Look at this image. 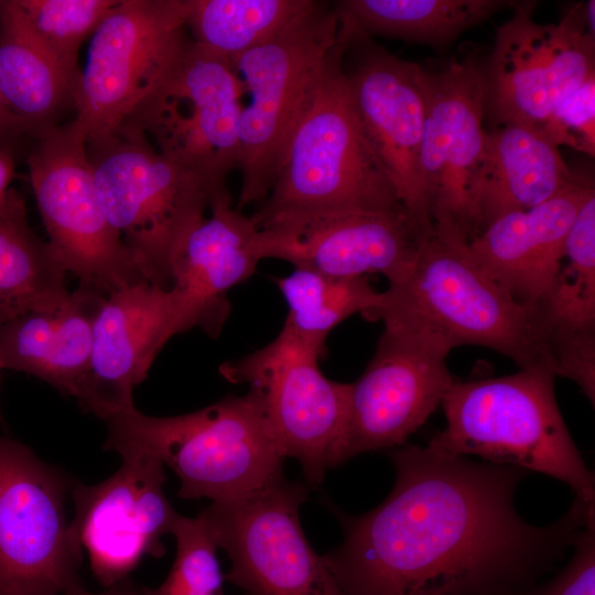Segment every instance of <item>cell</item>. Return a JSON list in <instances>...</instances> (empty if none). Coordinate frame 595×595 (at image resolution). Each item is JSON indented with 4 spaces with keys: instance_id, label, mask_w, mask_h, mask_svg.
Wrapping results in <instances>:
<instances>
[{
    "instance_id": "obj_37",
    "label": "cell",
    "mask_w": 595,
    "mask_h": 595,
    "mask_svg": "<svg viewBox=\"0 0 595 595\" xmlns=\"http://www.w3.org/2000/svg\"><path fill=\"white\" fill-rule=\"evenodd\" d=\"M64 595H141V589L138 591L129 587L128 585H125L123 583H120L115 586L107 587L104 592L100 593H90L80 587Z\"/></svg>"
},
{
    "instance_id": "obj_4",
    "label": "cell",
    "mask_w": 595,
    "mask_h": 595,
    "mask_svg": "<svg viewBox=\"0 0 595 595\" xmlns=\"http://www.w3.org/2000/svg\"><path fill=\"white\" fill-rule=\"evenodd\" d=\"M342 54L337 39L255 221L283 213L404 210L359 121Z\"/></svg>"
},
{
    "instance_id": "obj_36",
    "label": "cell",
    "mask_w": 595,
    "mask_h": 595,
    "mask_svg": "<svg viewBox=\"0 0 595 595\" xmlns=\"http://www.w3.org/2000/svg\"><path fill=\"white\" fill-rule=\"evenodd\" d=\"M14 173L12 156L6 149L0 148V199L9 190V183Z\"/></svg>"
},
{
    "instance_id": "obj_20",
    "label": "cell",
    "mask_w": 595,
    "mask_h": 595,
    "mask_svg": "<svg viewBox=\"0 0 595 595\" xmlns=\"http://www.w3.org/2000/svg\"><path fill=\"white\" fill-rule=\"evenodd\" d=\"M184 333L173 288L143 281L106 298L94 325L89 365L75 398L98 418L133 408L132 390L158 353Z\"/></svg>"
},
{
    "instance_id": "obj_19",
    "label": "cell",
    "mask_w": 595,
    "mask_h": 595,
    "mask_svg": "<svg viewBox=\"0 0 595 595\" xmlns=\"http://www.w3.org/2000/svg\"><path fill=\"white\" fill-rule=\"evenodd\" d=\"M255 224L262 260L344 278L381 274L389 284L409 272L426 239L404 210L283 213Z\"/></svg>"
},
{
    "instance_id": "obj_1",
    "label": "cell",
    "mask_w": 595,
    "mask_h": 595,
    "mask_svg": "<svg viewBox=\"0 0 595 595\" xmlns=\"http://www.w3.org/2000/svg\"><path fill=\"white\" fill-rule=\"evenodd\" d=\"M390 457L388 497L364 515H337L344 539L324 558L343 595H520L594 518V504L575 497L556 521L529 523L515 507L529 472L516 466L412 444Z\"/></svg>"
},
{
    "instance_id": "obj_8",
    "label": "cell",
    "mask_w": 595,
    "mask_h": 595,
    "mask_svg": "<svg viewBox=\"0 0 595 595\" xmlns=\"http://www.w3.org/2000/svg\"><path fill=\"white\" fill-rule=\"evenodd\" d=\"M324 355L283 326L266 346L218 368L227 381L248 386L257 397L286 457L300 463L312 488L327 469L347 461L349 383L323 375Z\"/></svg>"
},
{
    "instance_id": "obj_21",
    "label": "cell",
    "mask_w": 595,
    "mask_h": 595,
    "mask_svg": "<svg viewBox=\"0 0 595 595\" xmlns=\"http://www.w3.org/2000/svg\"><path fill=\"white\" fill-rule=\"evenodd\" d=\"M593 192V185L582 182L527 210L504 215L480 230L466 249L517 303L530 307L553 284L567 232Z\"/></svg>"
},
{
    "instance_id": "obj_11",
    "label": "cell",
    "mask_w": 595,
    "mask_h": 595,
    "mask_svg": "<svg viewBox=\"0 0 595 595\" xmlns=\"http://www.w3.org/2000/svg\"><path fill=\"white\" fill-rule=\"evenodd\" d=\"M187 0H119L93 33L73 95L86 143L112 134L192 43Z\"/></svg>"
},
{
    "instance_id": "obj_29",
    "label": "cell",
    "mask_w": 595,
    "mask_h": 595,
    "mask_svg": "<svg viewBox=\"0 0 595 595\" xmlns=\"http://www.w3.org/2000/svg\"><path fill=\"white\" fill-rule=\"evenodd\" d=\"M274 282L288 304L283 326L323 350L333 328L355 314L372 321L382 301V292L375 290L367 277L344 278L294 268Z\"/></svg>"
},
{
    "instance_id": "obj_34",
    "label": "cell",
    "mask_w": 595,
    "mask_h": 595,
    "mask_svg": "<svg viewBox=\"0 0 595 595\" xmlns=\"http://www.w3.org/2000/svg\"><path fill=\"white\" fill-rule=\"evenodd\" d=\"M567 564L551 580L537 583L520 595H595V521L580 532Z\"/></svg>"
},
{
    "instance_id": "obj_23",
    "label": "cell",
    "mask_w": 595,
    "mask_h": 595,
    "mask_svg": "<svg viewBox=\"0 0 595 595\" xmlns=\"http://www.w3.org/2000/svg\"><path fill=\"white\" fill-rule=\"evenodd\" d=\"M553 375L574 381L595 403V192L567 232L559 273L530 306Z\"/></svg>"
},
{
    "instance_id": "obj_38",
    "label": "cell",
    "mask_w": 595,
    "mask_h": 595,
    "mask_svg": "<svg viewBox=\"0 0 595 595\" xmlns=\"http://www.w3.org/2000/svg\"><path fill=\"white\" fill-rule=\"evenodd\" d=\"M2 369V365L0 363V370ZM0 420H1V409H0Z\"/></svg>"
},
{
    "instance_id": "obj_2",
    "label": "cell",
    "mask_w": 595,
    "mask_h": 595,
    "mask_svg": "<svg viewBox=\"0 0 595 595\" xmlns=\"http://www.w3.org/2000/svg\"><path fill=\"white\" fill-rule=\"evenodd\" d=\"M104 421L106 450L156 458L178 477L184 499L232 500L283 476L286 455L250 391L181 415L151 416L133 407Z\"/></svg>"
},
{
    "instance_id": "obj_25",
    "label": "cell",
    "mask_w": 595,
    "mask_h": 595,
    "mask_svg": "<svg viewBox=\"0 0 595 595\" xmlns=\"http://www.w3.org/2000/svg\"><path fill=\"white\" fill-rule=\"evenodd\" d=\"M582 182L538 130L500 125L487 133L478 196L479 231L504 215L527 210Z\"/></svg>"
},
{
    "instance_id": "obj_15",
    "label": "cell",
    "mask_w": 595,
    "mask_h": 595,
    "mask_svg": "<svg viewBox=\"0 0 595 595\" xmlns=\"http://www.w3.org/2000/svg\"><path fill=\"white\" fill-rule=\"evenodd\" d=\"M68 478L0 435V595H64L82 587L83 551L65 515Z\"/></svg>"
},
{
    "instance_id": "obj_5",
    "label": "cell",
    "mask_w": 595,
    "mask_h": 595,
    "mask_svg": "<svg viewBox=\"0 0 595 595\" xmlns=\"http://www.w3.org/2000/svg\"><path fill=\"white\" fill-rule=\"evenodd\" d=\"M334 3L310 0L262 44L230 61L250 101L240 123L241 176L236 208L269 194L301 118L337 44Z\"/></svg>"
},
{
    "instance_id": "obj_13",
    "label": "cell",
    "mask_w": 595,
    "mask_h": 595,
    "mask_svg": "<svg viewBox=\"0 0 595 595\" xmlns=\"http://www.w3.org/2000/svg\"><path fill=\"white\" fill-rule=\"evenodd\" d=\"M594 1L572 7L556 24L534 21L536 1H516L496 30L485 83L500 125L538 130L554 108L595 76Z\"/></svg>"
},
{
    "instance_id": "obj_10",
    "label": "cell",
    "mask_w": 595,
    "mask_h": 595,
    "mask_svg": "<svg viewBox=\"0 0 595 595\" xmlns=\"http://www.w3.org/2000/svg\"><path fill=\"white\" fill-rule=\"evenodd\" d=\"M242 93L230 62L192 41L121 126L231 201L226 181L239 164Z\"/></svg>"
},
{
    "instance_id": "obj_28",
    "label": "cell",
    "mask_w": 595,
    "mask_h": 595,
    "mask_svg": "<svg viewBox=\"0 0 595 595\" xmlns=\"http://www.w3.org/2000/svg\"><path fill=\"white\" fill-rule=\"evenodd\" d=\"M515 3L506 0H342L334 2V7L339 24L364 36L443 46Z\"/></svg>"
},
{
    "instance_id": "obj_18",
    "label": "cell",
    "mask_w": 595,
    "mask_h": 595,
    "mask_svg": "<svg viewBox=\"0 0 595 595\" xmlns=\"http://www.w3.org/2000/svg\"><path fill=\"white\" fill-rule=\"evenodd\" d=\"M120 455L121 466L110 477L72 488V539L87 551L91 572L106 588L122 583L144 556L164 555L161 538L172 533L178 516L164 494L162 463L136 451Z\"/></svg>"
},
{
    "instance_id": "obj_27",
    "label": "cell",
    "mask_w": 595,
    "mask_h": 595,
    "mask_svg": "<svg viewBox=\"0 0 595 595\" xmlns=\"http://www.w3.org/2000/svg\"><path fill=\"white\" fill-rule=\"evenodd\" d=\"M64 264L31 229L23 197L9 188L0 199V325L31 311L63 304Z\"/></svg>"
},
{
    "instance_id": "obj_26",
    "label": "cell",
    "mask_w": 595,
    "mask_h": 595,
    "mask_svg": "<svg viewBox=\"0 0 595 595\" xmlns=\"http://www.w3.org/2000/svg\"><path fill=\"white\" fill-rule=\"evenodd\" d=\"M67 74L28 24L15 0L0 1V94L28 132L37 134L73 101Z\"/></svg>"
},
{
    "instance_id": "obj_17",
    "label": "cell",
    "mask_w": 595,
    "mask_h": 595,
    "mask_svg": "<svg viewBox=\"0 0 595 595\" xmlns=\"http://www.w3.org/2000/svg\"><path fill=\"white\" fill-rule=\"evenodd\" d=\"M342 67L350 97L376 155L400 202L424 238L433 235L420 180L425 121L423 66L400 58L338 23Z\"/></svg>"
},
{
    "instance_id": "obj_35",
    "label": "cell",
    "mask_w": 595,
    "mask_h": 595,
    "mask_svg": "<svg viewBox=\"0 0 595 595\" xmlns=\"http://www.w3.org/2000/svg\"><path fill=\"white\" fill-rule=\"evenodd\" d=\"M28 132L22 122L8 109L0 94V143Z\"/></svg>"
},
{
    "instance_id": "obj_33",
    "label": "cell",
    "mask_w": 595,
    "mask_h": 595,
    "mask_svg": "<svg viewBox=\"0 0 595 595\" xmlns=\"http://www.w3.org/2000/svg\"><path fill=\"white\" fill-rule=\"evenodd\" d=\"M538 131L556 148L595 154V76L560 102Z\"/></svg>"
},
{
    "instance_id": "obj_9",
    "label": "cell",
    "mask_w": 595,
    "mask_h": 595,
    "mask_svg": "<svg viewBox=\"0 0 595 595\" xmlns=\"http://www.w3.org/2000/svg\"><path fill=\"white\" fill-rule=\"evenodd\" d=\"M36 136L28 158L30 183L48 244L67 272L105 296L147 281L106 216L82 127L73 120Z\"/></svg>"
},
{
    "instance_id": "obj_7",
    "label": "cell",
    "mask_w": 595,
    "mask_h": 595,
    "mask_svg": "<svg viewBox=\"0 0 595 595\" xmlns=\"http://www.w3.org/2000/svg\"><path fill=\"white\" fill-rule=\"evenodd\" d=\"M106 216L152 285H172V262L206 208L230 203L195 173L160 153L139 130L121 126L86 143Z\"/></svg>"
},
{
    "instance_id": "obj_12",
    "label": "cell",
    "mask_w": 595,
    "mask_h": 595,
    "mask_svg": "<svg viewBox=\"0 0 595 595\" xmlns=\"http://www.w3.org/2000/svg\"><path fill=\"white\" fill-rule=\"evenodd\" d=\"M423 74L422 198L433 235L466 246L479 231L487 144L484 76L476 54L453 58L440 69L423 67Z\"/></svg>"
},
{
    "instance_id": "obj_14",
    "label": "cell",
    "mask_w": 595,
    "mask_h": 595,
    "mask_svg": "<svg viewBox=\"0 0 595 595\" xmlns=\"http://www.w3.org/2000/svg\"><path fill=\"white\" fill-rule=\"evenodd\" d=\"M306 497L304 485L281 476L201 511L230 560L226 581L248 595H343L324 555L303 532L300 508Z\"/></svg>"
},
{
    "instance_id": "obj_6",
    "label": "cell",
    "mask_w": 595,
    "mask_h": 595,
    "mask_svg": "<svg viewBox=\"0 0 595 595\" xmlns=\"http://www.w3.org/2000/svg\"><path fill=\"white\" fill-rule=\"evenodd\" d=\"M383 318L422 325L452 348L482 346L519 369L551 371L530 309L486 274L466 246L435 235L421 241L409 272L382 291L372 322Z\"/></svg>"
},
{
    "instance_id": "obj_32",
    "label": "cell",
    "mask_w": 595,
    "mask_h": 595,
    "mask_svg": "<svg viewBox=\"0 0 595 595\" xmlns=\"http://www.w3.org/2000/svg\"><path fill=\"white\" fill-rule=\"evenodd\" d=\"M172 534L176 555L166 578L156 588L141 589V595H223L218 547L204 516L178 515Z\"/></svg>"
},
{
    "instance_id": "obj_39",
    "label": "cell",
    "mask_w": 595,
    "mask_h": 595,
    "mask_svg": "<svg viewBox=\"0 0 595 595\" xmlns=\"http://www.w3.org/2000/svg\"><path fill=\"white\" fill-rule=\"evenodd\" d=\"M245 595H248V594H245Z\"/></svg>"
},
{
    "instance_id": "obj_24",
    "label": "cell",
    "mask_w": 595,
    "mask_h": 595,
    "mask_svg": "<svg viewBox=\"0 0 595 595\" xmlns=\"http://www.w3.org/2000/svg\"><path fill=\"white\" fill-rule=\"evenodd\" d=\"M105 300L80 285L56 309L31 311L1 324L2 368L30 374L75 397L89 365L94 325Z\"/></svg>"
},
{
    "instance_id": "obj_30",
    "label": "cell",
    "mask_w": 595,
    "mask_h": 595,
    "mask_svg": "<svg viewBox=\"0 0 595 595\" xmlns=\"http://www.w3.org/2000/svg\"><path fill=\"white\" fill-rule=\"evenodd\" d=\"M310 0H187L194 43L229 62L262 44Z\"/></svg>"
},
{
    "instance_id": "obj_22",
    "label": "cell",
    "mask_w": 595,
    "mask_h": 595,
    "mask_svg": "<svg viewBox=\"0 0 595 595\" xmlns=\"http://www.w3.org/2000/svg\"><path fill=\"white\" fill-rule=\"evenodd\" d=\"M258 227L230 203L210 207L184 237L172 262V285L184 331L217 337L229 315V290L247 281L261 261Z\"/></svg>"
},
{
    "instance_id": "obj_16",
    "label": "cell",
    "mask_w": 595,
    "mask_h": 595,
    "mask_svg": "<svg viewBox=\"0 0 595 595\" xmlns=\"http://www.w3.org/2000/svg\"><path fill=\"white\" fill-rule=\"evenodd\" d=\"M383 331L365 371L348 389L347 459L396 448L433 413L453 383V349L416 323L382 320Z\"/></svg>"
},
{
    "instance_id": "obj_3",
    "label": "cell",
    "mask_w": 595,
    "mask_h": 595,
    "mask_svg": "<svg viewBox=\"0 0 595 595\" xmlns=\"http://www.w3.org/2000/svg\"><path fill=\"white\" fill-rule=\"evenodd\" d=\"M554 381L545 369L453 381L441 401L446 425L426 446L446 456H478L549 475L594 504V473L561 414Z\"/></svg>"
},
{
    "instance_id": "obj_31",
    "label": "cell",
    "mask_w": 595,
    "mask_h": 595,
    "mask_svg": "<svg viewBox=\"0 0 595 595\" xmlns=\"http://www.w3.org/2000/svg\"><path fill=\"white\" fill-rule=\"evenodd\" d=\"M119 0H15L28 24L63 69L78 78L82 42Z\"/></svg>"
}]
</instances>
